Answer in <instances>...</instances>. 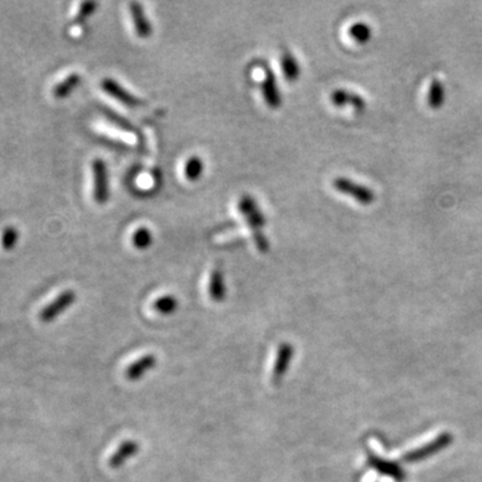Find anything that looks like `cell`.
<instances>
[{"label":"cell","instance_id":"16","mask_svg":"<svg viewBox=\"0 0 482 482\" xmlns=\"http://www.w3.org/2000/svg\"><path fill=\"white\" fill-rule=\"evenodd\" d=\"M153 309L160 315H172L178 309V300L173 295H164L155 300Z\"/></svg>","mask_w":482,"mask_h":482},{"label":"cell","instance_id":"17","mask_svg":"<svg viewBox=\"0 0 482 482\" xmlns=\"http://www.w3.org/2000/svg\"><path fill=\"white\" fill-rule=\"evenodd\" d=\"M104 116L107 117V120H110L111 123H114L116 126H118L120 130L139 136V130H138L137 127H136L130 120H127V118H125L123 116L118 114L117 111L110 110V109H104Z\"/></svg>","mask_w":482,"mask_h":482},{"label":"cell","instance_id":"18","mask_svg":"<svg viewBox=\"0 0 482 482\" xmlns=\"http://www.w3.org/2000/svg\"><path fill=\"white\" fill-rule=\"evenodd\" d=\"M205 169L204 161L199 155H192L185 164V177L190 181H197Z\"/></svg>","mask_w":482,"mask_h":482},{"label":"cell","instance_id":"23","mask_svg":"<svg viewBox=\"0 0 482 482\" xmlns=\"http://www.w3.org/2000/svg\"><path fill=\"white\" fill-rule=\"evenodd\" d=\"M438 91H442V85L438 84V82H435V84L433 85V90H431L430 93V104H433V106L441 104V101H442L444 93H442V94H438Z\"/></svg>","mask_w":482,"mask_h":482},{"label":"cell","instance_id":"5","mask_svg":"<svg viewBox=\"0 0 482 482\" xmlns=\"http://www.w3.org/2000/svg\"><path fill=\"white\" fill-rule=\"evenodd\" d=\"M293 355H295V348L291 343L283 342L281 345L277 347L274 368H272V383L274 384H279L286 377V374L290 370V366L293 363Z\"/></svg>","mask_w":482,"mask_h":482},{"label":"cell","instance_id":"1","mask_svg":"<svg viewBox=\"0 0 482 482\" xmlns=\"http://www.w3.org/2000/svg\"><path fill=\"white\" fill-rule=\"evenodd\" d=\"M239 209H240L242 217L247 220L248 226L251 229L254 241L258 247V251L263 254H267L270 251V241L264 236L263 226L265 225V219L263 216V212L260 210L258 203L255 199L249 194H242L239 200Z\"/></svg>","mask_w":482,"mask_h":482},{"label":"cell","instance_id":"13","mask_svg":"<svg viewBox=\"0 0 482 482\" xmlns=\"http://www.w3.org/2000/svg\"><path fill=\"white\" fill-rule=\"evenodd\" d=\"M208 290H209V296L213 302L216 303L224 302L225 296H226V286H225L224 274L221 270L216 268L212 271L209 277Z\"/></svg>","mask_w":482,"mask_h":482},{"label":"cell","instance_id":"19","mask_svg":"<svg viewBox=\"0 0 482 482\" xmlns=\"http://www.w3.org/2000/svg\"><path fill=\"white\" fill-rule=\"evenodd\" d=\"M153 242V233L148 228H138L133 235V244L137 249H148Z\"/></svg>","mask_w":482,"mask_h":482},{"label":"cell","instance_id":"9","mask_svg":"<svg viewBox=\"0 0 482 482\" xmlns=\"http://www.w3.org/2000/svg\"><path fill=\"white\" fill-rule=\"evenodd\" d=\"M129 10H130V14H132L133 23H134L136 34L139 38H142V39H146V38L152 36V34H153V26H152V23L149 22V19L145 14L143 6L141 3H138V1H132L129 4Z\"/></svg>","mask_w":482,"mask_h":482},{"label":"cell","instance_id":"14","mask_svg":"<svg viewBox=\"0 0 482 482\" xmlns=\"http://www.w3.org/2000/svg\"><path fill=\"white\" fill-rule=\"evenodd\" d=\"M79 84H81V75L78 72H71L65 79L56 84V86L52 90V94L58 100L66 98L77 87L79 86Z\"/></svg>","mask_w":482,"mask_h":482},{"label":"cell","instance_id":"20","mask_svg":"<svg viewBox=\"0 0 482 482\" xmlns=\"http://www.w3.org/2000/svg\"><path fill=\"white\" fill-rule=\"evenodd\" d=\"M19 233L14 226H8L1 233V247L4 251H13L17 245Z\"/></svg>","mask_w":482,"mask_h":482},{"label":"cell","instance_id":"8","mask_svg":"<svg viewBox=\"0 0 482 482\" xmlns=\"http://www.w3.org/2000/svg\"><path fill=\"white\" fill-rule=\"evenodd\" d=\"M367 464L371 466L374 470H377L378 473H380L382 476L390 477V479H393L396 481H403L406 479V473H405V470L401 467L399 464L393 462V461H389V460H383V458H380L375 454H371V453L368 454Z\"/></svg>","mask_w":482,"mask_h":482},{"label":"cell","instance_id":"3","mask_svg":"<svg viewBox=\"0 0 482 482\" xmlns=\"http://www.w3.org/2000/svg\"><path fill=\"white\" fill-rule=\"evenodd\" d=\"M93 196L98 204H106L110 197L109 185V172L102 158H95L93 161Z\"/></svg>","mask_w":482,"mask_h":482},{"label":"cell","instance_id":"21","mask_svg":"<svg viewBox=\"0 0 482 482\" xmlns=\"http://www.w3.org/2000/svg\"><path fill=\"white\" fill-rule=\"evenodd\" d=\"M331 100L334 101V104H338V106L348 104V102H351V104H358V106H361L362 104L361 100H359L357 95H352V94H350V93H347V91H342V90L335 91V93L332 94Z\"/></svg>","mask_w":482,"mask_h":482},{"label":"cell","instance_id":"12","mask_svg":"<svg viewBox=\"0 0 482 482\" xmlns=\"http://www.w3.org/2000/svg\"><path fill=\"white\" fill-rule=\"evenodd\" d=\"M334 187L345 194L352 196L354 199H357L361 203H371L374 200V194L370 190L351 182L347 178H336L334 181Z\"/></svg>","mask_w":482,"mask_h":482},{"label":"cell","instance_id":"4","mask_svg":"<svg viewBox=\"0 0 482 482\" xmlns=\"http://www.w3.org/2000/svg\"><path fill=\"white\" fill-rule=\"evenodd\" d=\"M77 299V293L71 290L59 293L50 304H47L43 310L40 311V320L45 323H50L54 319H56L61 313H63L74 304Z\"/></svg>","mask_w":482,"mask_h":482},{"label":"cell","instance_id":"22","mask_svg":"<svg viewBox=\"0 0 482 482\" xmlns=\"http://www.w3.org/2000/svg\"><path fill=\"white\" fill-rule=\"evenodd\" d=\"M98 3L97 1H84L78 10V15L75 17V22L77 23H81L84 20H87L88 17H91L95 10L98 8Z\"/></svg>","mask_w":482,"mask_h":482},{"label":"cell","instance_id":"2","mask_svg":"<svg viewBox=\"0 0 482 482\" xmlns=\"http://www.w3.org/2000/svg\"><path fill=\"white\" fill-rule=\"evenodd\" d=\"M453 442V435L450 433H442L438 437H435L433 441L419 446V448L413 449L412 451L406 453L402 457V461L407 462V464H415V462H421L426 458H430L433 456L441 453L444 449L448 448L449 445H451Z\"/></svg>","mask_w":482,"mask_h":482},{"label":"cell","instance_id":"10","mask_svg":"<svg viewBox=\"0 0 482 482\" xmlns=\"http://www.w3.org/2000/svg\"><path fill=\"white\" fill-rule=\"evenodd\" d=\"M157 364V358L153 354L143 355L138 358L137 361L133 362L126 370H125V377L130 382H137L139 379L143 378L146 373L152 371Z\"/></svg>","mask_w":482,"mask_h":482},{"label":"cell","instance_id":"6","mask_svg":"<svg viewBox=\"0 0 482 482\" xmlns=\"http://www.w3.org/2000/svg\"><path fill=\"white\" fill-rule=\"evenodd\" d=\"M264 70V81L261 84V93L265 104L271 109H279L281 106V94L276 82V75L274 70L267 65H263Z\"/></svg>","mask_w":482,"mask_h":482},{"label":"cell","instance_id":"15","mask_svg":"<svg viewBox=\"0 0 482 482\" xmlns=\"http://www.w3.org/2000/svg\"><path fill=\"white\" fill-rule=\"evenodd\" d=\"M280 62H281V70H283V74H284L286 79L290 81V82H295L300 77V71L302 70H300V66H299L296 58L293 56V52H283L281 58H280Z\"/></svg>","mask_w":482,"mask_h":482},{"label":"cell","instance_id":"24","mask_svg":"<svg viewBox=\"0 0 482 482\" xmlns=\"http://www.w3.org/2000/svg\"><path fill=\"white\" fill-rule=\"evenodd\" d=\"M351 35L358 40H364L368 36V29L363 24H357L351 29Z\"/></svg>","mask_w":482,"mask_h":482},{"label":"cell","instance_id":"11","mask_svg":"<svg viewBox=\"0 0 482 482\" xmlns=\"http://www.w3.org/2000/svg\"><path fill=\"white\" fill-rule=\"evenodd\" d=\"M138 451H139L138 442L133 441V440H127V441L122 442L117 450L111 454V457L109 458V466L111 469H120L127 461H130L133 457H136Z\"/></svg>","mask_w":482,"mask_h":482},{"label":"cell","instance_id":"7","mask_svg":"<svg viewBox=\"0 0 482 482\" xmlns=\"http://www.w3.org/2000/svg\"><path fill=\"white\" fill-rule=\"evenodd\" d=\"M101 86H102L104 93L111 95L114 100L120 101V104L132 106V107L142 104V101L138 98L137 95H134L133 93L126 90L120 84L111 79V78H104V81L101 82Z\"/></svg>","mask_w":482,"mask_h":482}]
</instances>
